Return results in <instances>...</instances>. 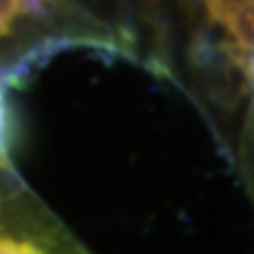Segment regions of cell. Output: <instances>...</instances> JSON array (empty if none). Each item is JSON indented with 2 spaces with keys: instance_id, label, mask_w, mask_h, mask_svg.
<instances>
[{
  "instance_id": "6da1fadb",
  "label": "cell",
  "mask_w": 254,
  "mask_h": 254,
  "mask_svg": "<svg viewBox=\"0 0 254 254\" xmlns=\"http://www.w3.org/2000/svg\"><path fill=\"white\" fill-rule=\"evenodd\" d=\"M212 23L231 36V49L244 58L252 53V0H201Z\"/></svg>"
},
{
  "instance_id": "3957f363",
  "label": "cell",
  "mask_w": 254,
  "mask_h": 254,
  "mask_svg": "<svg viewBox=\"0 0 254 254\" xmlns=\"http://www.w3.org/2000/svg\"><path fill=\"white\" fill-rule=\"evenodd\" d=\"M13 115L9 95L0 81V170H13L11 165V148H13Z\"/></svg>"
},
{
  "instance_id": "7a4b0ae2",
  "label": "cell",
  "mask_w": 254,
  "mask_h": 254,
  "mask_svg": "<svg viewBox=\"0 0 254 254\" xmlns=\"http://www.w3.org/2000/svg\"><path fill=\"white\" fill-rule=\"evenodd\" d=\"M47 0H0V38H6L28 15H41Z\"/></svg>"
}]
</instances>
